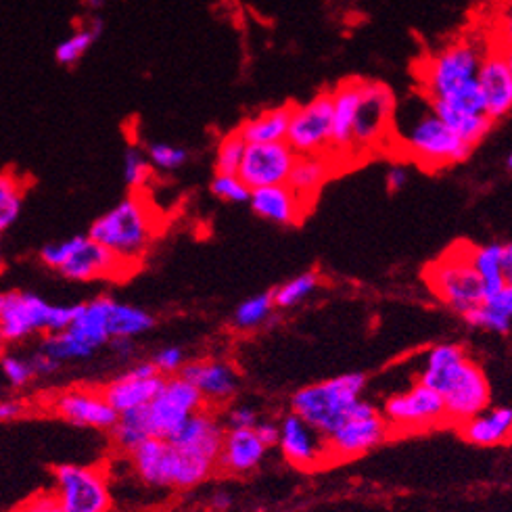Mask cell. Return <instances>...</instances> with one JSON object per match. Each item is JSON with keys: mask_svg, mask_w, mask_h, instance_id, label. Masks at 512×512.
<instances>
[{"mask_svg": "<svg viewBox=\"0 0 512 512\" xmlns=\"http://www.w3.org/2000/svg\"><path fill=\"white\" fill-rule=\"evenodd\" d=\"M418 383L439 393L452 425L469 421L492 404L490 379L464 352V347L456 343H441L429 349Z\"/></svg>", "mask_w": 512, "mask_h": 512, "instance_id": "obj_1", "label": "cell"}, {"mask_svg": "<svg viewBox=\"0 0 512 512\" xmlns=\"http://www.w3.org/2000/svg\"><path fill=\"white\" fill-rule=\"evenodd\" d=\"M393 147L416 166L425 170H444L469 159L473 149L441 122L429 101L418 92L416 101L410 99L395 107L391 141Z\"/></svg>", "mask_w": 512, "mask_h": 512, "instance_id": "obj_2", "label": "cell"}, {"mask_svg": "<svg viewBox=\"0 0 512 512\" xmlns=\"http://www.w3.org/2000/svg\"><path fill=\"white\" fill-rule=\"evenodd\" d=\"M157 212L143 193H130L90 224L88 237L138 268L157 239Z\"/></svg>", "mask_w": 512, "mask_h": 512, "instance_id": "obj_3", "label": "cell"}, {"mask_svg": "<svg viewBox=\"0 0 512 512\" xmlns=\"http://www.w3.org/2000/svg\"><path fill=\"white\" fill-rule=\"evenodd\" d=\"M132 469L149 487H174L191 490L201 485L218 469V462L186 452L168 439L149 437L130 454Z\"/></svg>", "mask_w": 512, "mask_h": 512, "instance_id": "obj_4", "label": "cell"}, {"mask_svg": "<svg viewBox=\"0 0 512 512\" xmlns=\"http://www.w3.org/2000/svg\"><path fill=\"white\" fill-rule=\"evenodd\" d=\"M40 260L44 266L57 270L63 278L74 283L124 281L136 270L88 235H76L44 245L40 249Z\"/></svg>", "mask_w": 512, "mask_h": 512, "instance_id": "obj_5", "label": "cell"}, {"mask_svg": "<svg viewBox=\"0 0 512 512\" xmlns=\"http://www.w3.org/2000/svg\"><path fill=\"white\" fill-rule=\"evenodd\" d=\"M366 377L360 372H345L329 381H320L299 389L291 398V412L329 437L362 400Z\"/></svg>", "mask_w": 512, "mask_h": 512, "instance_id": "obj_6", "label": "cell"}, {"mask_svg": "<svg viewBox=\"0 0 512 512\" xmlns=\"http://www.w3.org/2000/svg\"><path fill=\"white\" fill-rule=\"evenodd\" d=\"M471 247V243H456L425 270L431 293L460 316L477 308L485 297L481 278L471 264Z\"/></svg>", "mask_w": 512, "mask_h": 512, "instance_id": "obj_7", "label": "cell"}, {"mask_svg": "<svg viewBox=\"0 0 512 512\" xmlns=\"http://www.w3.org/2000/svg\"><path fill=\"white\" fill-rule=\"evenodd\" d=\"M483 49L477 42L460 40L427 57L418 69V90L429 103L444 101L477 80Z\"/></svg>", "mask_w": 512, "mask_h": 512, "instance_id": "obj_8", "label": "cell"}, {"mask_svg": "<svg viewBox=\"0 0 512 512\" xmlns=\"http://www.w3.org/2000/svg\"><path fill=\"white\" fill-rule=\"evenodd\" d=\"M78 312L76 306H55L40 295L7 291L5 310L0 314V341L15 343L32 335L65 331Z\"/></svg>", "mask_w": 512, "mask_h": 512, "instance_id": "obj_9", "label": "cell"}, {"mask_svg": "<svg viewBox=\"0 0 512 512\" xmlns=\"http://www.w3.org/2000/svg\"><path fill=\"white\" fill-rule=\"evenodd\" d=\"M395 107H398V101L387 84L362 80V95L352 134L354 164H358L362 155H370L389 145Z\"/></svg>", "mask_w": 512, "mask_h": 512, "instance_id": "obj_10", "label": "cell"}, {"mask_svg": "<svg viewBox=\"0 0 512 512\" xmlns=\"http://www.w3.org/2000/svg\"><path fill=\"white\" fill-rule=\"evenodd\" d=\"M203 408L205 404L199 391L182 375H174L164 379L155 398L147 406L138 408V414L143 418L149 437L172 439L178 429Z\"/></svg>", "mask_w": 512, "mask_h": 512, "instance_id": "obj_11", "label": "cell"}, {"mask_svg": "<svg viewBox=\"0 0 512 512\" xmlns=\"http://www.w3.org/2000/svg\"><path fill=\"white\" fill-rule=\"evenodd\" d=\"M55 475V498L61 512H109L113 496L107 473L101 467L59 464Z\"/></svg>", "mask_w": 512, "mask_h": 512, "instance_id": "obj_12", "label": "cell"}, {"mask_svg": "<svg viewBox=\"0 0 512 512\" xmlns=\"http://www.w3.org/2000/svg\"><path fill=\"white\" fill-rule=\"evenodd\" d=\"M389 435L381 410L375 404L360 400L345 421L327 437L331 464L356 460L381 446Z\"/></svg>", "mask_w": 512, "mask_h": 512, "instance_id": "obj_13", "label": "cell"}, {"mask_svg": "<svg viewBox=\"0 0 512 512\" xmlns=\"http://www.w3.org/2000/svg\"><path fill=\"white\" fill-rule=\"evenodd\" d=\"M381 414L389 433H423L448 423L439 393L423 383H414L410 389L391 395Z\"/></svg>", "mask_w": 512, "mask_h": 512, "instance_id": "obj_14", "label": "cell"}, {"mask_svg": "<svg viewBox=\"0 0 512 512\" xmlns=\"http://www.w3.org/2000/svg\"><path fill=\"white\" fill-rule=\"evenodd\" d=\"M333 132L331 92H320L314 99L291 107V120L285 143L297 155H329Z\"/></svg>", "mask_w": 512, "mask_h": 512, "instance_id": "obj_15", "label": "cell"}, {"mask_svg": "<svg viewBox=\"0 0 512 512\" xmlns=\"http://www.w3.org/2000/svg\"><path fill=\"white\" fill-rule=\"evenodd\" d=\"M483 111L494 124L504 120L512 109V61L506 46L485 49L477 72Z\"/></svg>", "mask_w": 512, "mask_h": 512, "instance_id": "obj_16", "label": "cell"}, {"mask_svg": "<svg viewBox=\"0 0 512 512\" xmlns=\"http://www.w3.org/2000/svg\"><path fill=\"white\" fill-rule=\"evenodd\" d=\"M295 159L297 153L285 141L247 145L237 174L247 184L249 191L287 184Z\"/></svg>", "mask_w": 512, "mask_h": 512, "instance_id": "obj_17", "label": "cell"}, {"mask_svg": "<svg viewBox=\"0 0 512 512\" xmlns=\"http://www.w3.org/2000/svg\"><path fill=\"white\" fill-rule=\"evenodd\" d=\"M278 448L285 460L301 471H312L331 464L327 437H322L314 427L301 421L297 414H287L278 423Z\"/></svg>", "mask_w": 512, "mask_h": 512, "instance_id": "obj_18", "label": "cell"}, {"mask_svg": "<svg viewBox=\"0 0 512 512\" xmlns=\"http://www.w3.org/2000/svg\"><path fill=\"white\" fill-rule=\"evenodd\" d=\"M161 385H164V377L159 375L155 366L151 362H141L109 381L101 393L115 412L124 414L147 406Z\"/></svg>", "mask_w": 512, "mask_h": 512, "instance_id": "obj_19", "label": "cell"}, {"mask_svg": "<svg viewBox=\"0 0 512 512\" xmlns=\"http://www.w3.org/2000/svg\"><path fill=\"white\" fill-rule=\"evenodd\" d=\"M51 408L53 414L76 427L111 431L118 421V412L107 404L101 389H67L57 395Z\"/></svg>", "mask_w": 512, "mask_h": 512, "instance_id": "obj_20", "label": "cell"}, {"mask_svg": "<svg viewBox=\"0 0 512 512\" xmlns=\"http://www.w3.org/2000/svg\"><path fill=\"white\" fill-rule=\"evenodd\" d=\"M180 375L201 395L205 408L216 410L228 404L239 391V372L224 360H195L182 368Z\"/></svg>", "mask_w": 512, "mask_h": 512, "instance_id": "obj_21", "label": "cell"}, {"mask_svg": "<svg viewBox=\"0 0 512 512\" xmlns=\"http://www.w3.org/2000/svg\"><path fill=\"white\" fill-rule=\"evenodd\" d=\"M362 95V80L349 78L341 82L333 92V132H331V151L329 155L337 161V166H352V134H354V120L360 105Z\"/></svg>", "mask_w": 512, "mask_h": 512, "instance_id": "obj_22", "label": "cell"}, {"mask_svg": "<svg viewBox=\"0 0 512 512\" xmlns=\"http://www.w3.org/2000/svg\"><path fill=\"white\" fill-rule=\"evenodd\" d=\"M224 433L226 427L218 412L212 408H203L197 414H193L168 441H172L174 446L186 452H193L197 456L218 462Z\"/></svg>", "mask_w": 512, "mask_h": 512, "instance_id": "obj_23", "label": "cell"}, {"mask_svg": "<svg viewBox=\"0 0 512 512\" xmlns=\"http://www.w3.org/2000/svg\"><path fill=\"white\" fill-rule=\"evenodd\" d=\"M247 203L255 216L278 226H295L310 212V205L301 201L289 184L253 189Z\"/></svg>", "mask_w": 512, "mask_h": 512, "instance_id": "obj_24", "label": "cell"}, {"mask_svg": "<svg viewBox=\"0 0 512 512\" xmlns=\"http://www.w3.org/2000/svg\"><path fill=\"white\" fill-rule=\"evenodd\" d=\"M268 448L253 429H226L218 469L228 475H249L260 467Z\"/></svg>", "mask_w": 512, "mask_h": 512, "instance_id": "obj_25", "label": "cell"}, {"mask_svg": "<svg viewBox=\"0 0 512 512\" xmlns=\"http://www.w3.org/2000/svg\"><path fill=\"white\" fill-rule=\"evenodd\" d=\"M109 304H111V297L107 295L90 299L86 304H78V312L72 324L65 329L67 335L72 337L88 356H92L99 347L111 341L107 331Z\"/></svg>", "mask_w": 512, "mask_h": 512, "instance_id": "obj_26", "label": "cell"}, {"mask_svg": "<svg viewBox=\"0 0 512 512\" xmlns=\"http://www.w3.org/2000/svg\"><path fill=\"white\" fill-rule=\"evenodd\" d=\"M339 172L341 168L331 155H297L287 184L301 201L312 207L322 186Z\"/></svg>", "mask_w": 512, "mask_h": 512, "instance_id": "obj_27", "label": "cell"}, {"mask_svg": "<svg viewBox=\"0 0 512 512\" xmlns=\"http://www.w3.org/2000/svg\"><path fill=\"white\" fill-rule=\"evenodd\" d=\"M456 427L460 435L473 446H479V448L504 446L508 444L512 435V410L506 406L487 408Z\"/></svg>", "mask_w": 512, "mask_h": 512, "instance_id": "obj_28", "label": "cell"}, {"mask_svg": "<svg viewBox=\"0 0 512 512\" xmlns=\"http://www.w3.org/2000/svg\"><path fill=\"white\" fill-rule=\"evenodd\" d=\"M471 264L479 274L485 295H492L506 285H512V245L490 243L471 247Z\"/></svg>", "mask_w": 512, "mask_h": 512, "instance_id": "obj_29", "label": "cell"}, {"mask_svg": "<svg viewBox=\"0 0 512 512\" xmlns=\"http://www.w3.org/2000/svg\"><path fill=\"white\" fill-rule=\"evenodd\" d=\"M462 318L473 329L508 335L512 327V285H506L492 295H485L481 304L462 314Z\"/></svg>", "mask_w": 512, "mask_h": 512, "instance_id": "obj_30", "label": "cell"}, {"mask_svg": "<svg viewBox=\"0 0 512 512\" xmlns=\"http://www.w3.org/2000/svg\"><path fill=\"white\" fill-rule=\"evenodd\" d=\"M291 107L281 105L266 109L258 115H253L243 122L237 130L245 138L247 145H262V143H283L287 138V128L291 120Z\"/></svg>", "mask_w": 512, "mask_h": 512, "instance_id": "obj_31", "label": "cell"}, {"mask_svg": "<svg viewBox=\"0 0 512 512\" xmlns=\"http://www.w3.org/2000/svg\"><path fill=\"white\" fill-rule=\"evenodd\" d=\"M155 327V318L130 304H122L111 297L109 314H107V331L111 339H134L149 333Z\"/></svg>", "mask_w": 512, "mask_h": 512, "instance_id": "obj_32", "label": "cell"}, {"mask_svg": "<svg viewBox=\"0 0 512 512\" xmlns=\"http://www.w3.org/2000/svg\"><path fill=\"white\" fill-rule=\"evenodd\" d=\"M105 32V23L101 17H92L86 26L76 30L74 34H69L65 40H61L55 49V59L63 67H72L78 61L84 59V55L92 49Z\"/></svg>", "mask_w": 512, "mask_h": 512, "instance_id": "obj_33", "label": "cell"}, {"mask_svg": "<svg viewBox=\"0 0 512 512\" xmlns=\"http://www.w3.org/2000/svg\"><path fill=\"white\" fill-rule=\"evenodd\" d=\"M272 312H274L272 291L258 293L241 301L235 314H232V324H235V329L239 331L260 329L262 324H266L272 318Z\"/></svg>", "mask_w": 512, "mask_h": 512, "instance_id": "obj_34", "label": "cell"}, {"mask_svg": "<svg viewBox=\"0 0 512 512\" xmlns=\"http://www.w3.org/2000/svg\"><path fill=\"white\" fill-rule=\"evenodd\" d=\"M23 180L15 172H0V232L11 228L23 207Z\"/></svg>", "mask_w": 512, "mask_h": 512, "instance_id": "obj_35", "label": "cell"}, {"mask_svg": "<svg viewBox=\"0 0 512 512\" xmlns=\"http://www.w3.org/2000/svg\"><path fill=\"white\" fill-rule=\"evenodd\" d=\"M320 285V276L316 272H301L293 278H289L287 283H283L281 287H276L272 291V299H274V308H295L299 306L301 301H306Z\"/></svg>", "mask_w": 512, "mask_h": 512, "instance_id": "obj_36", "label": "cell"}, {"mask_svg": "<svg viewBox=\"0 0 512 512\" xmlns=\"http://www.w3.org/2000/svg\"><path fill=\"white\" fill-rule=\"evenodd\" d=\"M153 166L149 164L147 153L141 147H128L124 153V182L130 193H143L153 180Z\"/></svg>", "mask_w": 512, "mask_h": 512, "instance_id": "obj_37", "label": "cell"}, {"mask_svg": "<svg viewBox=\"0 0 512 512\" xmlns=\"http://www.w3.org/2000/svg\"><path fill=\"white\" fill-rule=\"evenodd\" d=\"M111 435H113L115 446L126 454H130L138 444H143L145 439H149L138 410L118 414V421H115V425L111 427Z\"/></svg>", "mask_w": 512, "mask_h": 512, "instance_id": "obj_38", "label": "cell"}, {"mask_svg": "<svg viewBox=\"0 0 512 512\" xmlns=\"http://www.w3.org/2000/svg\"><path fill=\"white\" fill-rule=\"evenodd\" d=\"M245 149H247V143L239 134V130L224 134L216 147V159H214L216 174H237Z\"/></svg>", "mask_w": 512, "mask_h": 512, "instance_id": "obj_39", "label": "cell"}, {"mask_svg": "<svg viewBox=\"0 0 512 512\" xmlns=\"http://www.w3.org/2000/svg\"><path fill=\"white\" fill-rule=\"evenodd\" d=\"M145 153L153 170H161V172L180 170L186 161H189V151L172 143H151L145 149Z\"/></svg>", "mask_w": 512, "mask_h": 512, "instance_id": "obj_40", "label": "cell"}, {"mask_svg": "<svg viewBox=\"0 0 512 512\" xmlns=\"http://www.w3.org/2000/svg\"><path fill=\"white\" fill-rule=\"evenodd\" d=\"M209 191L226 203H247L251 193L247 184L239 178V174H216L212 178V184H209Z\"/></svg>", "mask_w": 512, "mask_h": 512, "instance_id": "obj_41", "label": "cell"}, {"mask_svg": "<svg viewBox=\"0 0 512 512\" xmlns=\"http://www.w3.org/2000/svg\"><path fill=\"white\" fill-rule=\"evenodd\" d=\"M0 370H3L5 379L13 385V387H23L28 385L36 375L34 368L30 364V358H19V356H5L0 360Z\"/></svg>", "mask_w": 512, "mask_h": 512, "instance_id": "obj_42", "label": "cell"}, {"mask_svg": "<svg viewBox=\"0 0 512 512\" xmlns=\"http://www.w3.org/2000/svg\"><path fill=\"white\" fill-rule=\"evenodd\" d=\"M151 364L155 366V370L159 372L161 377H174V375H180L182 368L186 366V356L180 347H164L159 349V352L153 356Z\"/></svg>", "mask_w": 512, "mask_h": 512, "instance_id": "obj_43", "label": "cell"}, {"mask_svg": "<svg viewBox=\"0 0 512 512\" xmlns=\"http://www.w3.org/2000/svg\"><path fill=\"white\" fill-rule=\"evenodd\" d=\"M258 423V410L251 406H235L226 414V429H253Z\"/></svg>", "mask_w": 512, "mask_h": 512, "instance_id": "obj_44", "label": "cell"}, {"mask_svg": "<svg viewBox=\"0 0 512 512\" xmlns=\"http://www.w3.org/2000/svg\"><path fill=\"white\" fill-rule=\"evenodd\" d=\"M11 512H61L53 492H40L17 504Z\"/></svg>", "mask_w": 512, "mask_h": 512, "instance_id": "obj_45", "label": "cell"}, {"mask_svg": "<svg viewBox=\"0 0 512 512\" xmlns=\"http://www.w3.org/2000/svg\"><path fill=\"white\" fill-rule=\"evenodd\" d=\"M408 180H410V172L402 164L391 166L387 170V174H385V184H387V191L389 193H400L404 186L408 184Z\"/></svg>", "mask_w": 512, "mask_h": 512, "instance_id": "obj_46", "label": "cell"}, {"mask_svg": "<svg viewBox=\"0 0 512 512\" xmlns=\"http://www.w3.org/2000/svg\"><path fill=\"white\" fill-rule=\"evenodd\" d=\"M30 364L34 368L36 377H49V375H53V372H57L59 366H61L57 360H53L51 356H46L44 352H36L30 358Z\"/></svg>", "mask_w": 512, "mask_h": 512, "instance_id": "obj_47", "label": "cell"}, {"mask_svg": "<svg viewBox=\"0 0 512 512\" xmlns=\"http://www.w3.org/2000/svg\"><path fill=\"white\" fill-rule=\"evenodd\" d=\"M26 414V404L21 400H0V423L17 421Z\"/></svg>", "mask_w": 512, "mask_h": 512, "instance_id": "obj_48", "label": "cell"}, {"mask_svg": "<svg viewBox=\"0 0 512 512\" xmlns=\"http://www.w3.org/2000/svg\"><path fill=\"white\" fill-rule=\"evenodd\" d=\"M253 431L258 433L260 441L266 448H272L278 444V423H270V421H260L258 425L253 427Z\"/></svg>", "mask_w": 512, "mask_h": 512, "instance_id": "obj_49", "label": "cell"}, {"mask_svg": "<svg viewBox=\"0 0 512 512\" xmlns=\"http://www.w3.org/2000/svg\"><path fill=\"white\" fill-rule=\"evenodd\" d=\"M109 343L113 345L115 352L122 354V356H130L132 354V347H134L132 339H111Z\"/></svg>", "mask_w": 512, "mask_h": 512, "instance_id": "obj_50", "label": "cell"}, {"mask_svg": "<svg viewBox=\"0 0 512 512\" xmlns=\"http://www.w3.org/2000/svg\"><path fill=\"white\" fill-rule=\"evenodd\" d=\"M230 502H232V498H230V494H226V492H216L214 496H212V508L214 510H226L228 506H230Z\"/></svg>", "mask_w": 512, "mask_h": 512, "instance_id": "obj_51", "label": "cell"}, {"mask_svg": "<svg viewBox=\"0 0 512 512\" xmlns=\"http://www.w3.org/2000/svg\"><path fill=\"white\" fill-rule=\"evenodd\" d=\"M105 3H107V0H86V5L90 9H101Z\"/></svg>", "mask_w": 512, "mask_h": 512, "instance_id": "obj_52", "label": "cell"}, {"mask_svg": "<svg viewBox=\"0 0 512 512\" xmlns=\"http://www.w3.org/2000/svg\"><path fill=\"white\" fill-rule=\"evenodd\" d=\"M5 301H7V293H0V314L5 310Z\"/></svg>", "mask_w": 512, "mask_h": 512, "instance_id": "obj_53", "label": "cell"}, {"mask_svg": "<svg viewBox=\"0 0 512 512\" xmlns=\"http://www.w3.org/2000/svg\"><path fill=\"white\" fill-rule=\"evenodd\" d=\"M0 262H3V232H0Z\"/></svg>", "mask_w": 512, "mask_h": 512, "instance_id": "obj_54", "label": "cell"}, {"mask_svg": "<svg viewBox=\"0 0 512 512\" xmlns=\"http://www.w3.org/2000/svg\"><path fill=\"white\" fill-rule=\"evenodd\" d=\"M3 358H5V343L0 341V360H3Z\"/></svg>", "mask_w": 512, "mask_h": 512, "instance_id": "obj_55", "label": "cell"}]
</instances>
